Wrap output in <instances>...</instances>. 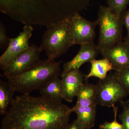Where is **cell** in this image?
<instances>
[{"label":"cell","mask_w":129,"mask_h":129,"mask_svg":"<svg viewBox=\"0 0 129 129\" xmlns=\"http://www.w3.org/2000/svg\"><path fill=\"white\" fill-rule=\"evenodd\" d=\"M128 44H129V43H128Z\"/></svg>","instance_id":"cell-25"},{"label":"cell","mask_w":129,"mask_h":129,"mask_svg":"<svg viewBox=\"0 0 129 129\" xmlns=\"http://www.w3.org/2000/svg\"><path fill=\"white\" fill-rule=\"evenodd\" d=\"M108 6L117 16L122 17L129 5V0H107Z\"/></svg>","instance_id":"cell-18"},{"label":"cell","mask_w":129,"mask_h":129,"mask_svg":"<svg viewBox=\"0 0 129 129\" xmlns=\"http://www.w3.org/2000/svg\"><path fill=\"white\" fill-rule=\"evenodd\" d=\"M41 95L61 101L63 99L62 82L58 76L48 81L39 90Z\"/></svg>","instance_id":"cell-15"},{"label":"cell","mask_w":129,"mask_h":129,"mask_svg":"<svg viewBox=\"0 0 129 129\" xmlns=\"http://www.w3.org/2000/svg\"><path fill=\"white\" fill-rule=\"evenodd\" d=\"M100 53L112 63L114 70L129 66V44L124 41H119Z\"/></svg>","instance_id":"cell-10"},{"label":"cell","mask_w":129,"mask_h":129,"mask_svg":"<svg viewBox=\"0 0 129 129\" xmlns=\"http://www.w3.org/2000/svg\"><path fill=\"white\" fill-rule=\"evenodd\" d=\"M65 129H85L81 123L78 119L74 120L73 122L67 125Z\"/></svg>","instance_id":"cell-24"},{"label":"cell","mask_w":129,"mask_h":129,"mask_svg":"<svg viewBox=\"0 0 129 129\" xmlns=\"http://www.w3.org/2000/svg\"><path fill=\"white\" fill-rule=\"evenodd\" d=\"M42 51L40 47L31 45L3 70L4 76L7 79L12 78L32 68L41 61L40 55Z\"/></svg>","instance_id":"cell-7"},{"label":"cell","mask_w":129,"mask_h":129,"mask_svg":"<svg viewBox=\"0 0 129 129\" xmlns=\"http://www.w3.org/2000/svg\"><path fill=\"white\" fill-rule=\"evenodd\" d=\"M95 85V103L96 105L113 108L129 94L116 78L114 73L108 74L105 79L99 81Z\"/></svg>","instance_id":"cell-6"},{"label":"cell","mask_w":129,"mask_h":129,"mask_svg":"<svg viewBox=\"0 0 129 129\" xmlns=\"http://www.w3.org/2000/svg\"><path fill=\"white\" fill-rule=\"evenodd\" d=\"M10 39L8 37L5 25L2 22H0V47L3 49L9 46Z\"/></svg>","instance_id":"cell-22"},{"label":"cell","mask_w":129,"mask_h":129,"mask_svg":"<svg viewBox=\"0 0 129 129\" xmlns=\"http://www.w3.org/2000/svg\"><path fill=\"white\" fill-rule=\"evenodd\" d=\"M96 85L88 83H83L79 88L76 96V104L82 107H87L95 103Z\"/></svg>","instance_id":"cell-16"},{"label":"cell","mask_w":129,"mask_h":129,"mask_svg":"<svg viewBox=\"0 0 129 129\" xmlns=\"http://www.w3.org/2000/svg\"><path fill=\"white\" fill-rule=\"evenodd\" d=\"M114 71L116 78L129 94V66Z\"/></svg>","instance_id":"cell-19"},{"label":"cell","mask_w":129,"mask_h":129,"mask_svg":"<svg viewBox=\"0 0 129 129\" xmlns=\"http://www.w3.org/2000/svg\"><path fill=\"white\" fill-rule=\"evenodd\" d=\"M114 113V119L111 122H106L100 125L99 126L101 129H124L123 125L119 123L117 120L118 114V108L114 106L113 107Z\"/></svg>","instance_id":"cell-21"},{"label":"cell","mask_w":129,"mask_h":129,"mask_svg":"<svg viewBox=\"0 0 129 129\" xmlns=\"http://www.w3.org/2000/svg\"><path fill=\"white\" fill-rule=\"evenodd\" d=\"M15 91L11 88L8 83L0 81V113L5 115L7 112L13 98Z\"/></svg>","instance_id":"cell-17"},{"label":"cell","mask_w":129,"mask_h":129,"mask_svg":"<svg viewBox=\"0 0 129 129\" xmlns=\"http://www.w3.org/2000/svg\"><path fill=\"white\" fill-rule=\"evenodd\" d=\"M80 48L72 60L64 63L61 74L74 69H79L84 63L95 59L99 53L97 46L94 43L80 45Z\"/></svg>","instance_id":"cell-11"},{"label":"cell","mask_w":129,"mask_h":129,"mask_svg":"<svg viewBox=\"0 0 129 129\" xmlns=\"http://www.w3.org/2000/svg\"><path fill=\"white\" fill-rule=\"evenodd\" d=\"M91 1L0 0V10L24 25L47 27L79 14Z\"/></svg>","instance_id":"cell-2"},{"label":"cell","mask_w":129,"mask_h":129,"mask_svg":"<svg viewBox=\"0 0 129 129\" xmlns=\"http://www.w3.org/2000/svg\"><path fill=\"white\" fill-rule=\"evenodd\" d=\"M122 21L123 25H125L127 30V35L125 38V42L127 43H129V8L128 9L125 10L122 14Z\"/></svg>","instance_id":"cell-23"},{"label":"cell","mask_w":129,"mask_h":129,"mask_svg":"<svg viewBox=\"0 0 129 129\" xmlns=\"http://www.w3.org/2000/svg\"><path fill=\"white\" fill-rule=\"evenodd\" d=\"M95 103L87 107H82L76 104L71 108L77 115L78 120L84 125L85 129H89L94 125L96 113Z\"/></svg>","instance_id":"cell-13"},{"label":"cell","mask_w":129,"mask_h":129,"mask_svg":"<svg viewBox=\"0 0 129 129\" xmlns=\"http://www.w3.org/2000/svg\"><path fill=\"white\" fill-rule=\"evenodd\" d=\"M72 112L61 101L22 94L13 100L1 129H65Z\"/></svg>","instance_id":"cell-1"},{"label":"cell","mask_w":129,"mask_h":129,"mask_svg":"<svg viewBox=\"0 0 129 129\" xmlns=\"http://www.w3.org/2000/svg\"><path fill=\"white\" fill-rule=\"evenodd\" d=\"M61 78L63 88V99L71 102L83 84L84 75L79 69H74L61 74Z\"/></svg>","instance_id":"cell-12"},{"label":"cell","mask_w":129,"mask_h":129,"mask_svg":"<svg viewBox=\"0 0 129 129\" xmlns=\"http://www.w3.org/2000/svg\"><path fill=\"white\" fill-rule=\"evenodd\" d=\"M122 109L119 118L122 122L124 129H129V100L126 102L123 101L120 102Z\"/></svg>","instance_id":"cell-20"},{"label":"cell","mask_w":129,"mask_h":129,"mask_svg":"<svg viewBox=\"0 0 129 129\" xmlns=\"http://www.w3.org/2000/svg\"><path fill=\"white\" fill-rule=\"evenodd\" d=\"M97 20L99 33L96 46L101 53L122 41L124 25L121 17L115 15L108 6H99Z\"/></svg>","instance_id":"cell-5"},{"label":"cell","mask_w":129,"mask_h":129,"mask_svg":"<svg viewBox=\"0 0 129 129\" xmlns=\"http://www.w3.org/2000/svg\"><path fill=\"white\" fill-rule=\"evenodd\" d=\"M90 62L91 64V68L89 73L87 75H84V80L86 81L92 77H96L100 80L104 79L107 76L108 72L114 70L113 64L107 58L98 60L94 59Z\"/></svg>","instance_id":"cell-14"},{"label":"cell","mask_w":129,"mask_h":129,"mask_svg":"<svg viewBox=\"0 0 129 129\" xmlns=\"http://www.w3.org/2000/svg\"><path fill=\"white\" fill-rule=\"evenodd\" d=\"M32 25H25L18 36L10 39L8 47L0 57V68L3 71L13 60L30 47L29 41L32 36Z\"/></svg>","instance_id":"cell-9"},{"label":"cell","mask_w":129,"mask_h":129,"mask_svg":"<svg viewBox=\"0 0 129 129\" xmlns=\"http://www.w3.org/2000/svg\"><path fill=\"white\" fill-rule=\"evenodd\" d=\"M73 46L69 18L47 27L40 47L45 52L48 59L54 60Z\"/></svg>","instance_id":"cell-4"},{"label":"cell","mask_w":129,"mask_h":129,"mask_svg":"<svg viewBox=\"0 0 129 129\" xmlns=\"http://www.w3.org/2000/svg\"><path fill=\"white\" fill-rule=\"evenodd\" d=\"M98 21L86 20L79 14L70 18V29L73 45L94 43Z\"/></svg>","instance_id":"cell-8"},{"label":"cell","mask_w":129,"mask_h":129,"mask_svg":"<svg viewBox=\"0 0 129 129\" xmlns=\"http://www.w3.org/2000/svg\"><path fill=\"white\" fill-rule=\"evenodd\" d=\"M61 62L48 58L41 60L32 68L18 76L8 79V83L15 92L22 94L39 90L48 81L59 76Z\"/></svg>","instance_id":"cell-3"}]
</instances>
